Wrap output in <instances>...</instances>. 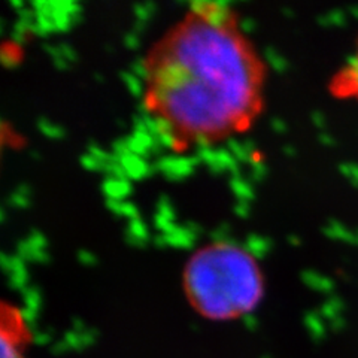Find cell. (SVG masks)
I'll return each mask as SVG.
<instances>
[{
    "mask_svg": "<svg viewBox=\"0 0 358 358\" xmlns=\"http://www.w3.org/2000/svg\"><path fill=\"white\" fill-rule=\"evenodd\" d=\"M197 162V157H162L157 160L155 167L163 172L166 178L179 181L193 172Z\"/></svg>",
    "mask_w": 358,
    "mask_h": 358,
    "instance_id": "obj_4",
    "label": "cell"
},
{
    "mask_svg": "<svg viewBox=\"0 0 358 358\" xmlns=\"http://www.w3.org/2000/svg\"><path fill=\"white\" fill-rule=\"evenodd\" d=\"M336 90H338V93L358 97V51L355 57H352L346 66V69L336 80Z\"/></svg>",
    "mask_w": 358,
    "mask_h": 358,
    "instance_id": "obj_5",
    "label": "cell"
},
{
    "mask_svg": "<svg viewBox=\"0 0 358 358\" xmlns=\"http://www.w3.org/2000/svg\"><path fill=\"white\" fill-rule=\"evenodd\" d=\"M127 239L134 245H143V242L148 239V230L139 221V218L131 220L127 229Z\"/></svg>",
    "mask_w": 358,
    "mask_h": 358,
    "instance_id": "obj_10",
    "label": "cell"
},
{
    "mask_svg": "<svg viewBox=\"0 0 358 358\" xmlns=\"http://www.w3.org/2000/svg\"><path fill=\"white\" fill-rule=\"evenodd\" d=\"M271 248H272L271 239L257 236V234H251V236H248V241H246V245H245V250L248 251L254 259H262V257H264L268 251H271Z\"/></svg>",
    "mask_w": 358,
    "mask_h": 358,
    "instance_id": "obj_9",
    "label": "cell"
},
{
    "mask_svg": "<svg viewBox=\"0 0 358 358\" xmlns=\"http://www.w3.org/2000/svg\"><path fill=\"white\" fill-rule=\"evenodd\" d=\"M31 338L26 313L3 303L2 306V358H26Z\"/></svg>",
    "mask_w": 358,
    "mask_h": 358,
    "instance_id": "obj_3",
    "label": "cell"
},
{
    "mask_svg": "<svg viewBox=\"0 0 358 358\" xmlns=\"http://www.w3.org/2000/svg\"><path fill=\"white\" fill-rule=\"evenodd\" d=\"M252 173L251 176L255 179V181H260V179H263L264 173H266V167L263 166V163H257V164H252Z\"/></svg>",
    "mask_w": 358,
    "mask_h": 358,
    "instance_id": "obj_16",
    "label": "cell"
},
{
    "mask_svg": "<svg viewBox=\"0 0 358 358\" xmlns=\"http://www.w3.org/2000/svg\"><path fill=\"white\" fill-rule=\"evenodd\" d=\"M130 42H131V48H136V47H138V43H139L138 36H134V35H127V36H126V43H127V47H130Z\"/></svg>",
    "mask_w": 358,
    "mask_h": 358,
    "instance_id": "obj_19",
    "label": "cell"
},
{
    "mask_svg": "<svg viewBox=\"0 0 358 358\" xmlns=\"http://www.w3.org/2000/svg\"><path fill=\"white\" fill-rule=\"evenodd\" d=\"M108 206L115 212V214L129 217L131 220L138 218V209L134 205L129 203V201H122V200H108Z\"/></svg>",
    "mask_w": 358,
    "mask_h": 358,
    "instance_id": "obj_12",
    "label": "cell"
},
{
    "mask_svg": "<svg viewBox=\"0 0 358 358\" xmlns=\"http://www.w3.org/2000/svg\"><path fill=\"white\" fill-rule=\"evenodd\" d=\"M152 10H154L152 3L134 5V13H136V17L139 18V21H143V22L150 18V15L152 14Z\"/></svg>",
    "mask_w": 358,
    "mask_h": 358,
    "instance_id": "obj_15",
    "label": "cell"
},
{
    "mask_svg": "<svg viewBox=\"0 0 358 358\" xmlns=\"http://www.w3.org/2000/svg\"><path fill=\"white\" fill-rule=\"evenodd\" d=\"M143 108L197 148L250 126L262 106L264 66L236 26L189 13L145 59Z\"/></svg>",
    "mask_w": 358,
    "mask_h": 358,
    "instance_id": "obj_1",
    "label": "cell"
},
{
    "mask_svg": "<svg viewBox=\"0 0 358 358\" xmlns=\"http://www.w3.org/2000/svg\"><path fill=\"white\" fill-rule=\"evenodd\" d=\"M103 192L106 193L109 200H121L129 194L130 182L127 179L108 176V179L103 182Z\"/></svg>",
    "mask_w": 358,
    "mask_h": 358,
    "instance_id": "obj_8",
    "label": "cell"
},
{
    "mask_svg": "<svg viewBox=\"0 0 358 358\" xmlns=\"http://www.w3.org/2000/svg\"><path fill=\"white\" fill-rule=\"evenodd\" d=\"M230 187L234 192V194H236L239 197V200H243V201H248L250 199H252L254 193H252V188H251V184L248 181H245V179H242L241 176H231V181H230Z\"/></svg>",
    "mask_w": 358,
    "mask_h": 358,
    "instance_id": "obj_11",
    "label": "cell"
},
{
    "mask_svg": "<svg viewBox=\"0 0 358 358\" xmlns=\"http://www.w3.org/2000/svg\"><path fill=\"white\" fill-rule=\"evenodd\" d=\"M234 210H236V214H239L241 217H246V215H248V212H250V205H248V201L239 200V201H238V205H236V208H234Z\"/></svg>",
    "mask_w": 358,
    "mask_h": 358,
    "instance_id": "obj_17",
    "label": "cell"
},
{
    "mask_svg": "<svg viewBox=\"0 0 358 358\" xmlns=\"http://www.w3.org/2000/svg\"><path fill=\"white\" fill-rule=\"evenodd\" d=\"M184 289L201 317L226 321L250 315L263 297V276L254 257L236 242L199 250L184 271Z\"/></svg>",
    "mask_w": 358,
    "mask_h": 358,
    "instance_id": "obj_2",
    "label": "cell"
},
{
    "mask_svg": "<svg viewBox=\"0 0 358 358\" xmlns=\"http://www.w3.org/2000/svg\"><path fill=\"white\" fill-rule=\"evenodd\" d=\"M118 160H120V164L122 166V169H124L127 178H131V179H139V178L147 176L151 171V167L142 160V157H138L131 152L122 155Z\"/></svg>",
    "mask_w": 358,
    "mask_h": 358,
    "instance_id": "obj_7",
    "label": "cell"
},
{
    "mask_svg": "<svg viewBox=\"0 0 358 358\" xmlns=\"http://www.w3.org/2000/svg\"><path fill=\"white\" fill-rule=\"evenodd\" d=\"M80 260L84 263V264H94V262H96V259L94 257L90 254L88 251H81L80 252Z\"/></svg>",
    "mask_w": 358,
    "mask_h": 358,
    "instance_id": "obj_18",
    "label": "cell"
},
{
    "mask_svg": "<svg viewBox=\"0 0 358 358\" xmlns=\"http://www.w3.org/2000/svg\"><path fill=\"white\" fill-rule=\"evenodd\" d=\"M122 80L126 81L127 87L130 88V92H131L133 94H136V96L142 94V84H141V80H139V78H138L136 75H134L133 72H124V73H122Z\"/></svg>",
    "mask_w": 358,
    "mask_h": 358,
    "instance_id": "obj_13",
    "label": "cell"
},
{
    "mask_svg": "<svg viewBox=\"0 0 358 358\" xmlns=\"http://www.w3.org/2000/svg\"><path fill=\"white\" fill-rule=\"evenodd\" d=\"M39 129H41L42 133L48 134L50 138H60V136H63L62 129L57 127V126H54L52 122L48 121V120H41L39 121Z\"/></svg>",
    "mask_w": 358,
    "mask_h": 358,
    "instance_id": "obj_14",
    "label": "cell"
},
{
    "mask_svg": "<svg viewBox=\"0 0 358 358\" xmlns=\"http://www.w3.org/2000/svg\"><path fill=\"white\" fill-rule=\"evenodd\" d=\"M196 238H197L196 234L185 226V227H176V230H173L172 233H167V234L163 233L162 236L157 238V243L171 245V246H175V248H189Z\"/></svg>",
    "mask_w": 358,
    "mask_h": 358,
    "instance_id": "obj_6",
    "label": "cell"
}]
</instances>
